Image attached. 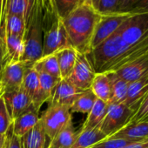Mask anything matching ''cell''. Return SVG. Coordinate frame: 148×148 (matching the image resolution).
<instances>
[{"label":"cell","instance_id":"32","mask_svg":"<svg viewBox=\"0 0 148 148\" xmlns=\"http://www.w3.org/2000/svg\"><path fill=\"white\" fill-rule=\"evenodd\" d=\"M119 0H99L95 10L100 16L119 13Z\"/></svg>","mask_w":148,"mask_h":148},{"label":"cell","instance_id":"39","mask_svg":"<svg viewBox=\"0 0 148 148\" xmlns=\"http://www.w3.org/2000/svg\"><path fill=\"white\" fill-rule=\"evenodd\" d=\"M6 63V51L4 37L0 33V71Z\"/></svg>","mask_w":148,"mask_h":148},{"label":"cell","instance_id":"11","mask_svg":"<svg viewBox=\"0 0 148 148\" xmlns=\"http://www.w3.org/2000/svg\"><path fill=\"white\" fill-rule=\"evenodd\" d=\"M21 87L31 98L34 109L39 112L41 106L48 99L41 91L38 79V73L33 65L26 70Z\"/></svg>","mask_w":148,"mask_h":148},{"label":"cell","instance_id":"4","mask_svg":"<svg viewBox=\"0 0 148 148\" xmlns=\"http://www.w3.org/2000/svg\"><path fill=\"white\" fill-rule=\"evenodd\" d=\"M134 111L121 103H108L106 114L99 125V129L106 135L111 137L132 120Z\"/></svg>","mask_w":148,"mask_h":148},{"label":"cell","instance_id":"21","mask_svg":"<svg viewBox=\"0 0 148 148\" xmlns=\"http://www.w3.org/2000/svg\"><path fill=\"white\" fill-rule=\"evenodd\" d=\"M20 138L23 148H45L47 138L40 121Z\"/></svg>","mask_w":148,"mask_h":148},{"label":"cell","instance_id":"25","mask_svg":"<svg viewBox=\"0 0 148 148\" xmlns=\"http://www.w3.org/2000/svg\"><path fill=\"white\" fill-rule=\"evenodd\" d=\"M107 73L112 84V95L110 102L123 104L126 98L129 83L120 79L115 71H108Z\"/></svg>","mask_w":148,"mask_h":148},{"label":"cell","instance_id":"36","mask_svg":"<svg viewBox=\"0 0 148 148\" xmlns=\"http://www.w3.org/2000/svg\"><path fill=\"white\" fill-rule=\"evenodd\" d=\"M138 1V0H119V13H130L132 6Z\"/></svg>","mask_w":148,"mask_h":148},{"label":"cell","instance_id":"41","mask_svg":"<svg viewBox=\"0 0 148 148\" xmlns=\"http://www.w3.org/2000/svg\"><path fill=\"white\" fill-rule=\"evenodd\" d=\"M6 134H0V148H5Z\"/></svg>","mask_w":148,"mask_h":148},{"label":"cell","instance_id":"12","mask_svg":"<svg viewBox=\"0 0 148 148\" xmlns=\"http://www.w3.org/2000/svg\"><path fill=\"white\" fill-rule=\"evenodd\" d=\"M80 92L82 91L78 90L68 79H61L50 96L48 100L49 104L64 106L71 109L74 100Z\"/></svg>","mask_w":148,"mask_h":148},{"label":"cell","instance_id":"19","mask_svg":"<svg viewBox=\"0 0 148 148\" xmlns=\"http://www.w3.org/2000/svg\"><path fill=\"white\" fill-rule=\"evenodd\" d=\"M54 54L58 59L60 71V78L68 79L73 70L74 65H75L78 51L72 47H69L60 50Z\"/></svg>","mask_w":148,"mask_h":148},{"label":"cell","instance_id":"7","mask_svg":"<svg viewBox=\"0 0 148 148\" xmlns=\"http://www.w3.org/2000/svg\"><path fill=\"white\" fill-rule=\"evenodd\" d=\"M95 72L88 61L86 54L78 52L75 65L68 79L79 91H85L91 88L95 77Z\"/></svg>","mask_w":148,"mask_h":148},{"label":"cell","instance_id":"13","mask_svg":"<svg viewBox=\"0 0 148 148\" xmlns=\"http://www.w3.org/2000/svg\"><path fill=\"white\" fill-rule=\"evenodd\" d=\"M115 72L120 79L127 83L143 78L148 74V53L133 62L121 66Z\"/></svg>","mask_w":148,"mask_h":148},{"label":"cell","instance_id":"31","mask_svg":"<svg viewBox=\"0 0 148 148\" xmlns=\"http://www.w3.org/2000/svg\"><path fill=\"white\" fill-rule=\"evenodd\" d=\"M13 120L12 119L5 99L2 95V92H0V134H6L12 125Z\"/></svg>","mask_w":148,"mask_h":148},{"label":"cell","instance_id":"2","mask_svg":"<svg viewBox=\"0 0 148 148\" xmlns=\"http://www.w3.org/2000/svg\"><path fill=\"white\" fill-rule=\"evenodd\" d=\"M116 32L86 54L95 73L112 71L117 60L131 47Z\"/></svg>","mask_w":148,"mask_h":148},{"label":"cell","instance_id":"27","mask_svg":"<svg viewBox=\"0 0 148 148\" xmlns=\"http://www.w3.org/2000/svg\"><path fill=\"white\" fill-rule=\"evenodd\" d=\"M34 0H7L6 14L18 15L26 20L32 8Z\"/></svg>","mask_w":148,"mask_h":148},{"label":"cell","instance_id":"9","mask_svg":"<svg viewBox=\"0 0 148 148\" xmlns=\"http://www.w3.org/2000/svg\"><path fill=\"white\" fill-rule=\"evenodd\" d=\"M34 64L23 61L8 62L0 71V83L2 92L16 90L21 87L26 70Z\"/></svg>","mask_w":148,"mask_h":148},{"label":"cell","instance_id":"6","mask_svg":"<svg viewBox=\"0 0 148 148\" xmlns=\"http://www.w3.org/2000/svg\"><path fill=\"white\" fill-rule=\"evenodd\" d=\"M71 47L67 32L61 18H57L51 25L44 29L43 57L56 53L57 51Z\"/></svg>","mask_w":148,"mask_h":148},{"label":"cell","instance_id":"14","mask_svg":"<svg viewBox=\"0 0 148 148\" xmlns=\"http://www.w3.org/2000/svg\"><path fill=\"white\" fill-rule=\"evenodd\" d=\"M148 93V74L143 78L129 83L127 94L123 103L132 111H136L142 99Z\"/></svg>","mask_w":148,"mask_h":148},{"label":"cell","instance_id":"37","mask_svg":"<svg viewBox=\"0 0 148 148\" xmlns=\"http://www.w3.org/2000/svg\"><path fill=\"white\" fill-rule=\"evenodd\" d=\"M138 12H148V0H138L130 11V13Z\"/></svg>","mask_w":148,"mask_h":148},{"label":"cell","instance_id":"30","mask_svg":"<svg viewBox=\"0 0 148 148\" xmlns=\"http://www.w3.org/2000/svg\"><path fill=\"white\" fill-rule=\"evenodd\" d=\"M38 79H39V85H40L41 91L44 93V95L47 98V99L49 100L53 89L55 88V86L58 85V83L60 81L61 79L56 78L54 76L50 75L48 73H45V72L40 71H38Z\"/></svg>","mask_w":148,"mask_h":148},{"label":"cell","instance_id":"16","mask_svg":"<svg viewBox=\"0 0 148 148\" xmlns=\"http://www.w3.org/2000/svg\"><path fill=\"white\" fill-rule=\"evenodd\" d=\"M39 121L38 112H37L34 108L25 112L21 114L18 118H16L12 125V132L21 138L28 132H30Z\"/></svg>","mask_w":148,"mask_h":148},{"label":"cell","instance_id":"38","mask_svg":"<svg viewBox=\"0 0 148 148\" xmlns=\"http://www.w3.org/2000/svg\"><path fill=\"white\" fill-rule=\"evenodd\" d=\"M6 2L7 0H0V33L4 37V25L6 12Z\"/></svg>","mask_w":148,"mask_h":148},{"label":"cell","instance_id":"10","mask_svg":"<svg viewBox=\"0 0 148 148\" xmlns=\"http://www.w3.org/2000/svg\"><path fill=\"white\" fill-rule=\"evenodd\" d=\"M2 95L12 120L25 112L34 108L31 98L22 87L16 90L2 92Z\"/></svg>","mask_w":148,"mask_h":148},{"label":"cell","instance_id":"35","mask_svg":"<svg viewBox=\"0 0 148 148\" xmlns=\"http://www.w3.org/2000/svg\"><path fill=\"white\" fill-rule=\"evenodd\" d=\"M5 148H23L21 144V138L16 136L12 130V126L6 132V140Z\"/></svg>","mask_w":148,"mask_h":148},{"label":"cell","instance_id":"28","mask_svg":"<svg viewBox=\"0 0 148 148\" xmlns=\"http://www.w3.org/2000/svg\"><path fill=\"white\" fill-rule=\"evenodd\" d=\"M33 66L37 71H44L56 78H60L59 66H58V59L55 54L42 57L38 61H37L34 64Z\"/></svg>","mask_w":148,"mask_h":148},{"label":"cell","instance_id":"29","mask_svg":"<svg viewBox=\"0 0 148 148\" xmlns=\"http://www.w3.org/2000/svg\"><path fill=\"white\" fill-rule=\"evenodd\" d=\"M52 1L56 12L61 19L85 3V0H52Z\"/></svg>","mask_w":148,"mask_h":148},{"label":"cell","instance_id":"23","mask_svg":"<svg viewBox=\"0 0 148 148\" xmlns=\"http://www.w3.org/2000/svg\"><path fill=\"white\" fill-rule=\"evenodd\" d=\"M77 135L78 133L75 132L71 120L50 141L47 148H70L75 141Z\"/></svg>","mask_w":148,"mask_h":148},{"label":"cell","instance_id":"22","mask_svg":"<svg viewBox=\"0 0 148 148\" xmlns=\"http://www.w3.org/2000/svg\"><path fill=\"white\" fill-rule=\"evenodd\" d=\"M108 103H106L99 99H96L92 110L88 113L87 119L83 125L81 130H92L99 127L102 123L106 112H107Z\"/></svg>","mask_w":148,"mask_h":148},{"label":"cell","instance_id":"43","mask_svg":"<svg viewBox=\"0 0 148 148\" xmlns=\"http://www.w3.org/2000/svg\"><path fill=\"white\" fill-rule=\"evenodd\" d=\"M85 3L89 4V5H92V0H85Z\"/></svg>","mask_w":148,"mask_h":148},{"label":"cell","instance_id":"20","mask_svg":"<svg viewBox=\"0 0 148 148\" xmlns=\"http://www.w3.org/2000/svg\"><path fill=\"white\" fill-rule=\"evenodd\" d=\"M106 138V135L99 127L92 130H81L70 148H91L92 145Z\"/></svg>","mask_w":148,"mask_h":148},{"label":"cell","instance_id":"42","mask_svg":"<svg viewBox=\"0 0 148 148\" xmlns=\"http://www.w3.org/2000/svg\"><path fill=\"white\" fill-rule=\"evenodd\" d=\"M98 1H99V0H92V7H93L94 9H95L96 6H97Z\"/></svg>","mask_w":148,"mask_h":148},{"label":"cell","instance_id":"15","mask_svg":"<svg viewBox=\"0 0 148 148\" xmlns=\"http://www.w3.org/2000/svg\"><path fill=\"white\" fill-rule=\"evenodd\" d=\"M108 138H124L133 142L146 139L148 138V120L129 123Z\"/></svg>","mask_w":148,"mask_h":148},{"label":"cell","instance_id":"24","mask_svg":"<svg viewBox=\"0 0 148 148\" xmlns=\"http://www.w3.org/2000/svg\"><path fill=\"white\" fill-rule=\"evenodd\" d=\"M96 99L97 98L91 89L80 92L71 107V112L88 114L92 110Z\"/></svg>","mask_w":148,"mask_h":148},{"label":"cell","instance_id":"8","mask_svg":"<svg viewBox=\"0 0 148 148\" xmlns=\"http://www.w3.org/2000/svg\"><path fill=\"white\" fill-rule=\"evenodd\" d=\"M131 14L132 13H115L108 16H101L91 42V50L114 34Z\"/></svg>","mask_w":148,"mask_h":148},{"label":"cell","instance_id":"3","mask_svg":"<svg viewBox=\"0 0 148 148\" xmlns=\"http://www.w3.org/2000/svg\"><path fill=\"white\" fill-rule=\"evenodd\" d=\"M39 121L50 141L71 121V109L64 106L49 104Z\"/></svg>","mask_w":148,"mask_h":148},{"label":"cell","instance_id":"1","mask_svg":"<svg viewBox=\"0 0 148 148\" xmlns=\"http://www.w3.org/2000/svg\"><path fill=\"white\" fill-rule=\"evenodd\" d=\"M100 18L92 5L84 3L61 19L71 47L78 52L86 54L90 51L91 42Z\"/></svg>","mask_w":148,"mask_h":148},{"label":"cell","instance_id":"44","mask_svg":"<svg viewBox=\"0 0 148 148\" xmlns=\"http://www.w3.org/2000/svg\"><path fill=\"white\" fill-rule=\"evenodd\" d=\"M2 92V86H1V83H0V92Z\"/></svg>","mask_w":148,"mask_h":148},{"label":"cell","instance_id":"34","mask_svg":"<svg viewBox=\"0 0 148 148\" xmlns=\"http://www.w3.org/2000/svg\"><path fill=\"white\" fill-rule=\"evenodd\" d=\"M144 120H148V93L140 102L130 123H135Z\"/></svg>","mask_w":148,"mask_h":148},{"label":"cell","instance_id":"5","mask_svg":"<svg viewBox=\"0 0 148 148\" xmlns=\"http://www.w3.org/2000/svg\"><path fill=\"white\" fill-rule=\"evenodd\" d=\"M117 32L128 45L137 44L148 32V12L132 13Z\"/></svg>","mask_w":148,"mask_h":148},{"label":"cell","instance_id":"17","mask_svg":"<svg viewBox=\"0 0 148 148\" xmlns=\"http://www.w3.org/2000/svg\"><path fill=\"white\" fill-rule=\"evenodd\" d=\"M4 40L5 44L6 63L21 61L25 53L24 38L17 35L5 33Z\"/></svg>","mask_w":148,"mask_h":148},{"label":"cell","instance_id":"40","mask_svg":"<svg viewBox=\"0 0 148 148\" xmlns=\"http://www.w3.org/2000/svg\"><path fill=\"white\" fill-rule=\"evenodd\" d=\"M122 148H148V138L140 141L132 142Z\"/></svg>","mask_w":148,"mask_h":148},{"label":"cell","instance_id":"18","mask_svg":"<svg viewBox=\"0 0 148 148\" xmlns=\"http://www.w3.org/2000/svg\"><path fill=\"white\" fill-rule=\"evenodd\" d=\"M90 89L97 99L106 103H109L112 95V84L108 73H96Z\"/></svg>","mask_w":148,"mask_h":148},{"label":"cell","instance_id":"26","mask_svg":"<svg viewBox=\"0 0 148 148\" xmlns=\"http://www.w3.org/2000/svg\"><path fill=\"white\" fill-rule=\"evenodd\" d=\"M26 29V22L25 18L13 15V14H6L5 18V25H4V34H12L19 37L25 36Z\"/></svg>","mask_w":148,"mask_h":148},{"label":"cell","instance_id":"33","mask_svg":"<svg viewBox=\"0 0 148 148\" xmlns=\"http://www.w3.org/2000/svg\"><path fill=\"white\" fill-rule=\"evenodd\" d=\"M133 141H130L124 138H106L99 143L92 145L91 148H122L128 144L132 143Z\"/></svg>","mask_w":148,"mask_h":148}]
</instances>
